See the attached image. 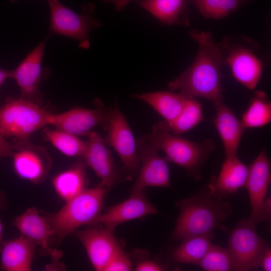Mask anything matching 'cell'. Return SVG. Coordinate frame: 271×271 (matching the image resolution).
I'll use <instances>...</instances> for the list:
<instances>
[{
  "mask_svg": "<svg viewBox=\"0 0 271 271\" xmlns=\"http://www.w3.org/2000/svg\"><path fill=\"white\" fill-rule=\"evenodd\" d=\"M105 2L112 3L116 10L120 11L123 10L129 3L130 0H102Z\"/></svg>",
  "mask_w": 271,
  "mask_h": 271,
  "instance_id": "e575fe53",
  "label": "cell"
},
{
  "mask_svg": "<svg viewBox=\"0 0 271 271\" xmlns=\"http://www.w3.org/2000/svg\"><path fill=\"white\" fill-rule=\"evenodd\" d=\"M87 137V149L83 157L84 162L100 178L99 185L110 189L119 179L111 153L99 134L92 131Z\"/></svg>",
  "mask_w": 271,
  "mask_h": 271,
  "instance_id": "9a60e30c",
  "label": "cell"
},
{
  "mask_svg": "<svg viewBox=\"0 0 271 271\" xmlns=\"http://www.w3.org/2000/svg\"><path fill=\"white\" fill-rule=\"evenodd\" d=\"M136 141L140 168L132 193L144 191L148 187H171L169 168L167 160L158 154L159 150L146 135Z\"/></svg>",
  "mask_w": 271,
  "mask_h": 271,
  "instance_id": "9c48e42d",
  "label": "cell"
},
{
  "mask_svg": "<svg viewBox=\"0 0 271 271\" xmlns=\"http://www.w3.org/2000/svg\"><path fill=\"white\" fill-rule=\"evenodd\" d=\"M139 4L160 22L168 25L187 23L183 17L185 0H142Z\"/></svg>",
  "mask_w": 271,
  "mask_h": 271,
  "instance_id": "cb8c5ba5",
  "label": "cell"
},
{
  "mask_svg": "<svg viewBox=\"0 0 271 271\" xmlns=\"http://www.w3.org/2000/svg\"><path fill=\"white\" fill-rule=\"evenodd\" d=\"M51 112L33 101L8 97L0 107V133L15 141L29 140L38 129L50 124Z\"/></svg>",
  "mask_w": 271,
  "mask_h": 271,
  "instance_id": "5b68a950",
  "label": "cell"
},
{
  "mask_svg": "<svg viewBox=\"0 0 271 271\" xmlns=\"http://www.w3.org/2000/svg\"><path fill=\"white\" fill-rule=\"evenodd\" d=\"M203 118L201 103L194 98L187 97L180 113L167 124L172 132L180 135L195 127Z\"/></svg>",
  "mask_w": 271,
  "mask_h": 271,
  "instance_id": "83f0119b",
  "label": "cell"
},
{
  "mask_svg": "<svg viewBox=\"0 0 271 271\" xmlns=\"http://www.w3.org/2000/svg\"><path fill=\"white\" fill-rule=\"evenodd\" d=\"M106 190L99 184L93 188H86L66 201L57 212L45 214L58 243L79 227L92 224L101 213Z\"/></svg>",
  "mask_w": 271,
  "mask_h": 271,
  "instance_id": "277c9868",
  "label": "cell"
},
{
  "mask_svg": "<svg viewBox=\"0 0 271 271\" xmlns=\"http://www.w3.org/2000/svg\"><path fill=\"white\" fill-rule=\"evenodd\" d=\"M165 266L156 261L146 259L139 262L135 267L137 271H161L166 270Z\"/></svg>",
  "mask_w": 271,
  "mask_h": 271,
  "instance_id": "1f68e13d",
  "label": "cell"
},
{
  "mask_svg": "<svg viewBox=\"0 0 271 271\" xmlns=\"http://www.w3.org/2000/svg\"><path fill=\"white\" fill-rule=\"evenodd\" d=\"M11 2L13 3H17L18 2L19 0H10Z\"/></svg>",
  "mask_w": 271,
  "mask_h": 271,
  "instance_id": "f35d334b",
  "label": "cell"
},
{
  "mask_svg": "<svg viewBox=\"0 0 271 271\" xmlns=\"http://www.w3.org/2000/svg\"><path fill=\"white\" fill-rule=\"evenodd\" d=\"M111 108L76 107L59 114L51 113L50 124L76 136H87L92 128L102 125L106 130Z\"/></svg>",
  "mask_w": 271,
  "mask_h": 271,
  "instance_id": "7c38bea8",
  "label": "cell"
},
{
  "mask_svg": "<svg viewBox=\"0 0 271 271\" xmlns=\"http://www.w3.org/2000/svg\"><path fill=\"white\" fill-rule=\"evenodd\" d=\"M133 97L152 107L167 123L180 113L187 97L173 91H161L138 93Z\"/></svg>",
  "mask_w": 271,
  "mask_h": 271,
  "instance_id": "7402d4cb",
  "label": "cell"
},
{
  "mask_svg": "<svg viewBox=\"0 0 271 271\" xmlns=\"http://www.w3.org/2000/svg\"><path fill=\"white\" fill-rule=\"evenodd\" d=\"M14 149V144L9 142L0 133V160L3 157H12Z\"/></svg>",
  "mask_w": 271,
  "mask_h": 271,
  "instance_id": "d6a6232c",
  "label": "cell"
},
{
  "mask_svg": "<svg viewBox=\"0 0 271 271\" xmlns=\"http://www.w3.org/2000/svg\"><path fill=\"white\" fill-rule=\"evenodd\" d=\"M13 225L21 235L29 238L43 249L48 250L50 241L54 236L53 231L45 216L35 207L27 209L15 217Z\"/></svg>",
  "mask_w": 271,
  "mask_h": 271,
  "instance_id": "44dd1931",
  "label": "cell"
},
{
  "mask_svg": "<svg viewBox=\"0 0 271 271\" xmlns=\"http://www.w3.org/2000/svg\"><path fill=\"white\" fill-rule=\"evenodd\" d=\"M132 269L131 261L120 245L111 257L104 271H129Z\"/></svg>",
  "mask_w": 271,
  "mask_h": 271,
  "instance_id": "4dcf8cb0",
  "label": "cell"
},
{
  "mask_svg": "<svg viewBox=\"0 0 271 271\" xmlns=\"http://www.w3.org/2000/svg\"><path fill=\"white\" fill-rule=\"evenodd\" d=\"M4 241L3 238V225L0 220V252Z\"/></svg>",
  "mask_w": 271,
  "mask_h": 271,
  "instance_id": "74e56055",
  "label": "cell"
},
{
  "mask_svg": "<svg viewBox=\"0 0 271 271\" xmlns=\"http://www.w3.org/2000/svg\"><path fill=\"white\" fill-rule=\"evenodd\" d=\"M5 195L2 192H0V210H2L5 208L6 202Z\"/></svg>",
  "mask_w": 271,
  "mask_h": 271,
  "instance_id": "8d00e7d4",
  "label": "cell"
},
{
  "mask_svg": "<svg viewBox=\"0 0 271 271\" xmlns=\"http://www.w3.org/2000/svg\"><path fill=\"white\" fill-rule=\"evenodd\" d=\"M259 266H261L265 271L271 270V249L270 246L266 249L262 255Z\"/></svg>",
  "mask_w": 271,
  "mask_h": 271,
  "instance_id": "836d02e7",
  "label": "cell"
},
{
  "mask_svg": "<svg viewBox=\"0 0 271 271\" xmlns=\"http://www.w3.org/2000/svg\"><path fill=\"white\" fill-rule=\"evenodd\" d=\"M198 265L206 271L236 270L234 259L228 248L215 244L211 245Z\"/></svg>",
  "mask_w": 271,
  "mask_h": 271,
  "instance_id": "f546056e",
  "label": "cell"
},
{
  "mask_svg": "<svg viewBox=\"0 0 271 271\" xmlns=\"http://www.w3.org/2000/svg\"><path fill=\"white\" fill-rule=\"evenodd\" d=\"M106 130L107 133L103 138L105 143L116 152L127 178H131L140 168L137 141L117 103L111 108Z\"/></svg>",
  "mask_w": 271,
  "mask_h": 271,
  "instance_id": "ba28073f",
  "label": "cell"
},
{
  "mask_svg": "<svg viewBox=\"0 0 271 271\" xmlns=\"http://www.w3.org/2000/svg\"><path fill=\"white\" fill-rule=\"evenodd\" d=\"M43 133L44 139L65 156L83 157L87 149V141L63 130L45 128Z\"/></svg>",
  "mask_w": 271,
  "mask_h": 271,
  "instance_id": "4316f807",
  "label": "cell"
},
{
  "mask_svg": "<svg viewBox=\"0 0 271 271\" xmlns=\"http://www.w3.org/2000/svg\"><path fill=\"white\" fill-rule=\"evenodd\" d=\"M12 155L14 171L20 178L35 184L47 178L52 165V159L43 147L35 145L29 139L15 141Z\"/></svg>",
  "mask_w": 271,
  "mask_h": 271,
  "instance_id": "30bf717a",
  "label": "cell"
},
{
  "mask_svg": "<svg viewBox=\"0 0 271 271\" xmlns=\"http://www.w3.org/2000/svg\"><path fill=\"white\" fill-rule=\"evenodd\" d=\"M201 14L206 18H224L238 9L247 0H190Z\"/></svg>",
  "mask_w": 271,
  "mask_h": 271,
  "instance_id": "f1b7e54d",
  "label": "cell"
},
{
  "mask_svg": "<svg viewBox=\"0 0 271 271\" xmlns=\"http://www.w3.org/2000/svg\"><path fill=\"white\" fill-rule=\"evenodd\" d=\"M158 213L157 208L148 200L144 191L132 193L128 199L101 213L92 224H101L113 231L122 223Z\"/></svg>",
  "mask_w": 271,
  "mask_h": 271,
  "instance_id": "5bb4252c",
  "label": "cell"
},
{
  "mask_svg": "<svg viewBox=\"0 0 271 271\" xmlns=\"http://www.w3.org/2000/svg\"><path fill=\"white\" fill-rule=\"evenodd\" d=\"M270 180V163L264 148L248 167L245 185L251 206L248 218L255 224L266 220L265 197Z\"/></svg>",
  "mask_w": 271,
  "mask_h": 271,
  "instance_id": "8fae6325",
  "label": "cell"
},
{
  "mask_svg": "<svg viewBox=\"0 0 271 271\" xmlns=\"http://www.w3.org/2000/svg\"><path fill=\"white\" fill-rule=\"evenodd\" d=\"M241 121L245 128L260 127L270 122L271 103L264 92H255Z\"/></svg>",
  "mask_w": 271,
  "mask_h": 271,
  "instance_id": "484cf974",
  "label": "cell"
},
{
  "mask_svg": "<svg viewBox=\"0 0 271 271\" xmlns=\"http://www.w3.org/2000/svg\"><path fill=\"white\" fill-rule=\"evenodd\" d=\"M159 150L164 151L165 159L184 169L195 180L201 178V171L215 146L211 139L196 143L172 133L165 121H159L146 135Z\"/></svg>",
  "mask_w": 271,
  "mask_h": 271,
  "instance_id": "3957f363",
  "label": "cell"
},
{
  "mask_svg": "<svg viewBox=\"0 0 271 271\" xmlns=\"http://www.w3.org/2000/svg\"><path fill=\"white\" fill-rule=\"evenodd\" d=\"M86 166L85 162L78 161L53 177L52 185L60 198L66 202L86 189Z\"/></svg>",
  "mask_w": 271,
  "mask_h": 271,
  "instance_id": "603a6c76",
  "label": "cell"
},
{
  "mask_svg": "<svg viewBox=\"0 0 271 271\" xmlns=\"http://www.w3.org/2000/svg\"><path fill=\"white\" fill-rule=\"evenodd\" d=\"M12 70H7L0 68V87L3 83L8 78H11Z\"/></svg>",
  "mask_w": 271,
  "mask_h": 271,
  "instance_id": "d590c367",
  "label": "cell"
},
{
  "mask_svg": "<svg viewBox=\"0 0 271 271\" xmlns=\"http://www.w3.org/2000/svg\"><path fill=\"white\" fill-rule=\"evenodd\" d=\"M36 245L22 235L4 241L0 252L1 268L5 271L31 270Z\"/></svg>",
  "mask_w": 271,
  "mask_h": 271,
  "instance_id": "ffe728a7",
  "label": "cell"
},
{
  "mask_svg": "<svg viewBox=\"0 0 271 271\" xmlns=\"http://www.w3.org/2000/svg\"><path fill=\"white\" fill-rule=\"evenodd\" d=\"M248 167L237 156L225 157L217 177L213 176L208 187L215 196L224 199L245 187Z\"/></svg>",
  "mask_w": 271,
  "mask_h": 271,
  "instance_id": "e0dca14e",
  "label": "cell"
},
{
  "mask_svg": "<svg viewBox=\"0 0 271 271\" xmlns=\"http://www.w3.org/2000/svg\"><path fill=\"white\" fill-rule=\"evenodd\" d=\"M256 225L248 218L241 220L229 234L228 249L234 259L236 270L256 269L265 250L270 246L259 236Z\"/></svg>",
  "mask_w": 271,
  "mask_h": 271,
  "instance_id": "52a82bcc",
  "label": "cell"
},
{
  "mask_svg": "<svg viewBox=\"0 0 271 271\" xmlns=\"http://www.w3.org/2000/svg\"><path fill=\"white\" fill-rule=\"evenodd\" d=\"M225 62L239 83L251 90L255 88L261 76L262 65L251 51L243 47L234 48L227 55Z\"/></svg>",
  "mask_w": 271,
  "mask_h": 271,
  "instance_id": "ac0fdd59",
  "label": "cell"
},
{
  "mask_svg": "<svg viewBox=\"0 0 271 271\" xmlns=\"http://www.w3.org/2000/svg\"><path fill=\"white\" fill-rule=\"evenodd\" d=\"M84 247L90 261L97 271L104 269L111 257L120 246L113 231L104 228H90L74 232Z\"/></svg>",
  "mask_w": 271,
  "mask_h": 271,
  "instance_id": "2e32d148",
  "label": "cell"
},
{
  "mask_svg": "<svg viewBox=\"0 0 271 271\" xmlns=\"http://www.w3.org/2000/svg\"><path fill=\"white\" fill-rule=\"evenodd\" d=\"M215 106L213 124L223 145L225 157L237 156L245 128L234 112L223 102Z\"/></svg>",
  "mask_w": 271,
  "mask_h": 271,
  "instance_id": "d6986e66",
  "label": "cell"
},
{
  "mask_svg": "<svg viewBox=\"0 0 271 271\" xmlns=\"http://www.w3.org/2000/svg\"><path fill=\"white\" fill-rule=\"evenodd\" d=\"M47 1L50 12V31L75 39L79 42V47L88 48L90 31L101 26L93 16L94 5L90 4L83 6V13L78 14L58 0Z\"/></svg>",
  "mask_w": 271,
  "mask_h": 271,
  "instance_id": "8992f818",
  "label": "cell"
},
{
  "mask_svg": "<svg viewBox=\"0 0 271 271\" xmlns=\"http://www.w3.org/2000/svg\"><path fill=\"white\" fill-rule=\"evenodd\" d=\"M176 206L180 210L172 236L176 241L193 236L213 235L216 228L225 231L222 223L232 213L230 204L215 196L208 186L177 202Z\"/></svg>",
  "mask_w": 271,
  "mask_h": 271,
  "instance_id": "7a4b0ae2",
  "label": "cell"
},
{
  "mask_svg": "<svg viewBox=\"0 0 271 271\" xmlns=\"http://www.w3.org/2000/svg\"><path fill=\"white\" fill-rule=\"evenodd\" d=\"M213 237L212 235H200L182 240L172 252L173 259L180 263L198 265L211 247Z\"/></svg>",
  "mask_w": 271,
  "mask_h": 271,
  "instance_id": "d4e9b609",
  "label": "cell"
},
{
  "mask_svg": "<svg viewBox=\"0 0 271 271\" xmlns=\"http://www.w3.org/2000/svg\"><path fill=\"white\" fill-rule=\"evenodd\" d=\"M266 200L267 201H268V202L270 203V201L269 200L266 199ZM270 205H271V204H270ZM270 206H271V205H270ZM270 210H271V209H270ZM270 214H271V213H270ZM270 220H269V221H270ZM269 221H268V222H269Z\"/></svg>",
  "mask_w": 271,
  "mask_h": 271,
  "instance_id": "ab89813d",
  "label": "cell"
},
{
  "mask_svg": "<svg viewBox=\"0 0 271 271\" xmlns=\"http://www.w3.org/2000/svg\"><path fill=\"white\" fill-rule=\"evenodd\" d=\"M190 35L198 44L196 56L190 66L168 83V87L186 97H202L214 105L220 103L223 91L220 49L215 45L209 32L192 30Z\"/></svg>",
  "mask_w": 271,
  "mask_h": 271,
  "instance_id": "6da1fadb",
  "label": "cell"
},
{
  "mask_svg": "<svg viewBox=\"0 0 271 271\" xmlns=\"http://www.w3.org/2000/svg\"><path fill=\"white\" fill-rule=\"evenodd\" d=\"M45 48L43 41L33 50L14 70L11 78L19 86L21 97L42 105L43 95L39 90L42 79V62Z\"/></svg>",
  "mask_w": 271,
  "mask_h": 271,
  "instance_id": "4fadbf2b",
  "label": "cell"
}]
</instances>
